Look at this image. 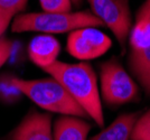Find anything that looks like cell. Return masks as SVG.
I'll return each instance as SVG.
<instances>
[{"mask_svg": "<svg viewBox=\"0 0 150 140\" xmlns=\"http://www.w3.org/2000/svg\"><path fill=\"white\" fill-rule=\"evenodd\" d=\"M44 71L62 83L69 95L93 120L96 126H104V115L98 85V76L93 67L86 62L69 64L57 61Z\"/></svg>", "mask_w": 150, "mask_h": 140, "instance_id": "obj_1", "label": "cell"}, {"mask_svg": "<svg viewBox=\"0 0 150 140\" xmlns=\"http://www.w3.org/2000/svg\"><path fill=\"white\" fill-rule=\"evenodd\" d=\"M11 81L23 95L27 96L46 112L88 119L86 112L74 101L62 83L55 77L48 75L43 78L26 80L13 74Z\"/></svg>", "mask_w": 150, "mask_h": 140, "instance_id": "obj_2", "label": "cell"}, {"mask_svg": "<svg viewBox=\"0 0 150 140\" xmlns=\"http://www.w3.org/2000/svg\"><path fill=\"white\" fill-rule=\"evenodd\" d=\"M127 46L129 72L150 98V0H144L137 10Z\"/></svg>", "mask_w": 150, "mask_h": 140, "instance_id": "obj_3", "label": "cell"}, {"mask_svg": "<svg viewBox=\"0 0 150 140\" xmlns=\"http://www.w3.org/2000/svg\"><path fill=\"white\" fill-rule=\"evenodd\" d=\"M103 24L88 10L75 13H20L11 23L13 33L65 34L80 28L101 27Z\"/></svg>", "mask_w": 150, "mask_h": 140, "instance_id": "obj_4", "label": "cell"}, {"mask_svg": "<svg viewBox=\"0 0 150 140\" xmlns=\"http://www.w3.org/2000/svg\"><path fill=\"white\" fill-rule=\"evenodd\" d=\"M100 95L110 108L121 107L139 100L140 86L117 57L100 64Z\"/></svg>", "mask_w": 150, "mask_h": 140, "instance_id": "obj_5", "label": "cell"}, {"mask_svg": "<svg viewBox=\"0 0 150 140\" xmlns=\"http://www.w3.org/2000/svg\"><path fill=\"white\" fill-rule=\"evenodd\" d=\"M88 2L92 13L112 32L125 54L133 25L130 0H88Z\"/></svg>", "mask_w": 150, "mask_h": 140, "instance_id": "obj_6", "label": "cell"}, {"mask_svg": "<svg viewBox=\"0 0 150 140\" xmlns=\"http://www.w3.org/2000/svg\"><path fill=\"white\" fill-rule=\"evenodd\" d=\"M112 47V39L95 27L73 30L66 40V51L79 61H91L101 57Z\"/></svg>", "mask_w": 150, "mask_h": 140, "instance_id": "obj_7", "label": "cell"}, {"mask_svg": "<svg viewBox=\"0 0 150 140\" xmlns=\"http://www.w3.org/2000/svg\"><path fill=\"white\" fill-rule=\"evenodd\" d=\"M52 121V113L31 109L18 126L9 132L7 140H54Z\"/></svg>", "mask_w": 150, "mask_h": 140, "instance_id": "obj_8", "label": "cell"}, {"mask_svg": "<svg viewBox=\"0 0 150 140\" xmlns=\"http://www.w3.org/2000/svg\"><path fill=\"white\" fill-rule=\"evenodd\" d=\"M27 54L33 63L44 70L58 61L61 43L52 35H37L29 42Z\"/></svg>", "mask_w": 150, "mask_h": 140, "instance_id": "obj_9", "label": "cell"}, {"mask_svg": "<svg viewBox=\"0 0 150 140\" xmlns=\"http://www.w3.org/2000/svg\"><path fill=\"white\" fill-rule=\"evenodd\" d=\"M92 124L83 118L61 115L53 123L54 140H88Z\"/></svg>", "mask_w": 150, "mask_h": 140, "instance_id": "obj_10", "label": "cell"}, {"mask_svg": "<svg viewBox=\"0 0 150 140\" xmlns=\"http://www.w3.org/2000/svg\"><path fill=\"white\" fill-rule=\"evenodd\" d=\"M142 111L127 112L118 115L106 128L90 140H130L133 126Z\"/></svg>", "mask_w": 150, "mask_h": 140, "instance_id": "obj_11", "label": "cell"}, {"mask_svg": "<svg viewBox=\"0 0 150 140\" xmlns=\"http://www.w3.org/2000/svg\"><path fill=\"white\" fill-rule=\"evenodd\" d=\"M28 0H0V38L4 37L15 17L26 9Z\"/></svg>", "mask_w": 150, "mask_h": 140, "instance_id": "obj_12", "label": "cell"}, {"mask_svg": "<svg viewBox=\"0 0 150 140\" xmlns=\"http://www.w3.org/2000/svg\"><path fill=\"white\" fill-rule=\"evenodd\" d=\"M13 74L0 75V102L5 104H13L23 98V93L11 81Z\"/></svg>", "mask_w": 150, "mask_h": 140, "instance_id": "obj_13", "label": "cell"}, {"mask_svg": "<svg viewBox=\"0 0 150 140\" xmlns=\"http://www.w3.org/2000/svg\"><path fill=\"white\" fill-rule=\"evenodd\" d=\"M130 140H150V109L142 112L137 119Z\"/></svg>", "mask_w": 150, "mask_h": 140, "instance_id": "obj_14", "label": "cell"}, {"mask_svg": "<svg viewBox=\"0 0 150 140\" xmlns=\"http://www.w3.org/2000/svg\"><path fill=\"white\" fill-rule=\"evenodd\" d=\"M44 13H69L72 10V0H39Z\"/></svg>", "mask_w": 150, "mask_h": 140, "instance_id": "obj_15", "label": "cell"}, {"mask_svg": "<svg viewBox=\"0 0 150 140\" xmlns=\"http://www.w3.org/2000/svg\"><path fill=\"white\" fill-rule=\"evenodd\" d=\"M13 49V42L7 37L0 38V69L7 63Z\"/></svg>", "mask_w": 150, "mask_h": 140, "instance_id": "obj_16", "label": "cell"}, {"mask_svg": "<svg viewBox=\"0 0 150 140\" xmlns=\"http://www.w3.org/2000/svg\"><path fill=\"white\" fill-rule=\"evenodd\" d=\"M81 1H82V0H72V2H73V4H75V5H79Z\"/></svg>", "mask_w": 150, "mask_h": 140, "instance_id": "obj_17", "label": "cell"}]
</instances>
